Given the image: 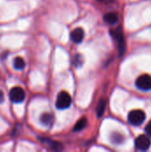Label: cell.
Here are the masks:
<instances>
[{
    "instance_id": "obj_1",
    "label": "cell",
    "mask_w": 151,
    "mask_h": 152,
    "mask_svg": "<svg viewBox=\"0 0 151 152\" xmlns=\"http://www.w3.org/2000/svg\"><path fill=\"white\" fill-rule=\"evenodd\" d=\"M146 118V115L144 111L141 110H132L128 114V121L133 126H140L142 125Z\"/></svg>"
},
{
    "instance_id": "obj_2",
    "label": "cell",
    "mask_w": 151,
    "mask_h": 152,
    "mask_svg": "<svg viewBox=\"0 0 151 152\" xmlns=\"http://www.w3.org/2000/svg\"><path fill=\"white\" fill-rule=\"evenodd\" d=\"M72 99L67 92H61L56 99V108L59 110H65L70 107Z\"/></svg>"
},
{
    "instance_id": "obj_3",
    "label": "cell",
    "mask_w": 151,
    "mask_h": 152,
    "mask_svg": "<svg viewBox=\"0 0 151 152\" xmlns=\"http://www.w3.org/2000/svg\"><path fill=\"white\" fill-rule=\"evenodd\" d=\"M112 37L117 41V45H118V48H119V53L120 54H123L125 49V37H124V34H123V30L121 28H117L114 30H111L110 32Z\"/></svg>"
},
{
    "instance_id": "obj_4",
    "label": "cell",
    "mask_w": 151,
    "mask_h": 152,
    "mask_svg": "<svg viewBox=\"0 0 151 152\" xmlns=\"http://www.w3.org/2000/svg\"><path fill=\"white\" fill-rule=\"evenodd\" d=\"M135 85L139 90L150 91V90H151V76L147 75V74L140 76L137 78Z\"/></svg>"
},
{
    "instance_id": "obj_5",
    "label": "cell",
    "mask_w": 151,
    "mask_h": 152,
    "mask_svg": "<svg viewBox=\"0 0 151 152\" xmlns=\"http://www.w3.org/2000/svg\"><path fill=\"white\" fill-rule=\"evenodd\" d=\"M10 100L14 103H20L24 101L25 99V93L24 90L20 86H15L12 88L9 93Z\"/></svg>"
},
{
    "instance_id": "obj_6",
    "label": "cell",
    "mask_w": 151,
    "mask_h": 152,
    "mask_svg": "<svg viewBox=\"0 0 151 152\" xmlns=\"http://www.w3.org/2000/svg\"><path fill=\"white\" fill-rule=\"evenodd\" d=\"M134 145L137 150L145 151L150 148L151 141L150 139L146 135H140L136 138V140L134 142Z\"/></svg>"
},
{
    "instance_id": "obj_7",
    "label": "cell",
    "mask_w": 151,
    "mask_h": 152,
    "mask_svg": "<svg viewBox=\"0 0 151 152\" xmlns=\"http://www.w3.org/2000/svg\"><path fill=\"white\" fill-rule=\"evenodd\" d=\"M84 37H85V32H84L83 28H75L70 33V39L72 42H74L76 44L81 43L83 41Z\"/></svg>"
},
{
    "instance_id": "obj_8",
    "label": "cell",
    "mask_w": 151,
    "mask_h": 152,
    "mask_svg": "<svg viewBox=\"0 0 151 152\" xmlns=\"http://www.w3.org/2000/svg\"><path fill=\"white\" fill-rule=\"evenodd\" d=\"M103 19L107 24L114 25L118 21V14L117 12H108L104 15Z\"/></svg>"
},
{
    "instance_id": "obj_9",
    "label": "cell",
    "mask_w": 151,
    "mask_h": 152,
    "mask_svg": "<svg viewBox=\"0 0 151 152\" xmlns=\"http://www.w3.org/2000/svg\"><path fill=\"white\" fill-rule=\"evenodd\" d=\"M53 118L51 114L44 113L41 116V122L44 126H51L53 124Z\"/></svg>"
},
{
    "instance_id": "obj_10",
    "label": "cell",
    "mask_w": 151,
    "mask_h": 152,
    "mask_svg": "<svg viewBox=\"0 0 151 152\" xmlns=\"http://www.w3.org/2000/svg\"><path fill=\"white\" fill-rule=\"evenodd\" d=\"M86 124H87L86 118H83L79 119V120L77 122V124L75 125V126H74V131H75V132H78V131L83 130V129L86 126Z\"/></svg>"
},
{
    "instance_id": "obj_11",
    "label": "cell",
    "mask_w": 151,
    "mask_h": 152,
    "mask_svg": "<svg viewBox=\"0 0 151 152\" xmlns=\"http://www.w3.org/2000/svg\"><path fill=\"white\" fill-rule=\"evenodd\" d=\"M13 67L16 69H22L25 67V61L21 57H16L13 61Z\"/></svg>"
},
{
    "instance_id": "obj_12",
    "label": "cell",
    "mask_w": 151,
    "mask_h": 152,
    "mask_svg": "<svg viewBox=\"0 0 151 152\" xmlns=\"http://www.w3.org/2000/svg\"><path fill=\"white\" fill-rule=\"evenodd\" d=\"M105 108H106V102L104 100L100 101L99 105L97 107V115H98L99 118H101L103 115L104 110H105Z\"/></svg>"
},
{
    "instance_id": "obj_13",
    "label": "cell",
    "mask_w": 151,
    "mask_h": 152,
    "mask_svg": "<svg viewBox=\"0 0 151 152\" xmlns=\"http://www.w3.org/2000/svg\"><path fill=\"white\" fill-rule=\"evenodd\" d=\"M111 140H112V142H113V143L118 144V143H121V142H122V141H123V136H122L120 134L115 133V134H112Z\"/></svg>"
},
{
    "instance_id": "obj_14",
    "label": "cell",
    "mask_w": 151,
    "mask_h": 152,
    "mask_svg": "<svg viewBox=\"0 0 151 152\" xmlns=\"http://www.w3.org/2000/svg\"><path fill=\"white\" fill-rule=\"evenodd\" d=\"M50 146L52 147L53 150H55V151H61L63 148L62 145L57 142H50Z\"/></svg>"
},
{
    "instance_id": "obj_15",
    "label": "cell",
    "mask_w": 151,
    "mask_h": 152,
    "mask_svg": "<svg viewBox=\"0 0 151 152\" xmlns=\"http://www.w3.org/2000/svg\"><path fill=\"white\" fill-rule=\"evenodd\" d=\"M145 131H146V133L151 136V120L149 122V124L147 125V126H146V128H145Z\"/></svg>"
},
{
    "instance_id": "obj_16",
    "label": "cell",
    "mask_w": 151,
    "mask_h": 152,
    "mask_svg": "<svg viewBox=\"0 0 151 152\" xmlns=\"http://www.w3.org/2000/svg\"><path fill=\"white\" fill-rule=\"evenodd\" d=\"M4 102V94L2 93V91H0V103H2Z\"/></svg>"
},
{
    "instance_id": "obj_17",
    "label": "cell",
    "mask_w": 151,
    "mask_h": 152,
    "mask_svg": "<svg viewBox=\"0 0 151 152\" xmlns=\"http://www.w3.org/2000/svg\"><path fill=\"white\" fill-rule=\"evenodd\" d=\"M99 1H107V0H99Z\"/></svg>"
}]
</instances>
